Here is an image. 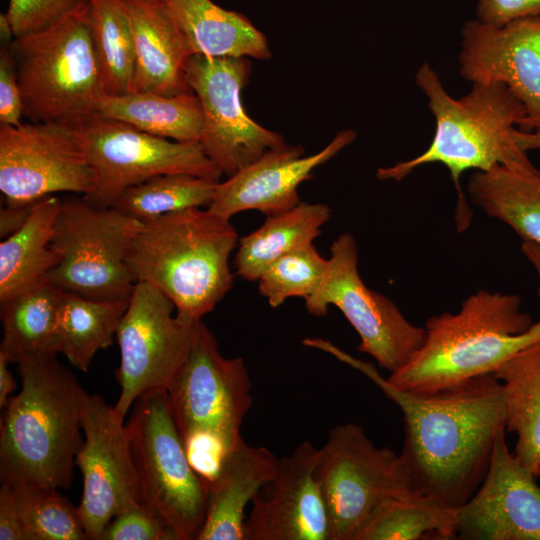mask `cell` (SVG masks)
Returning <instances> with one entry per match:
<instances>
[{
  "mask_svg": "<svg viewBox=\"0 0 540 540\" xmlns=\"http://www.w3.org/2000/svg\"><path fill=\"white\" fill-rule=\"evenodd\" d=\"M0 540H25L22 514L14 486L1 481Z\"/></svg>",
  "mask_w": 540,
  "mask_h": 540,
  "instance_id": "obj_40",
  "label": "cell"
},
{
  "mask_svg": "<svg viewBox=\"0 0 540 540\" xmlns=\"http://www.w3.org/2000/svg\"><path fill=\"white\" fill-rule=\"evenodd\" d=\"M93 186V170L72 125L0 124V190L6 204H31L57 192L86 196Z\"/></svg>",
  "mask_w": 540,
  "mask_h": 540,
  "instance_id": "obj_15",
  "label": "cell"
},
{
  "mask_svg": "<svg viewBox=\"0 0 540 540\" xmlns=\"http://www.w3.org/2000/svg\"><path fill=\"white\" fill-rule=\"evenodd\" d=\"M11 484L22 514L25 540L88 539L78 507L57 489Z\"/></svg>",
  "mask_w": 540,
  "mask_h": 540,
  "instance_id": "obj_34",
  "label": "cell"
},
{
  "mask_svg": "<svg viewBox=\"0 0 540 540\" xmlns=\"http://www.w3.org/2000/svg\"><path fill=\"white\" fill-rule=\"evenodd\" d=\"M96 115L175 141L199 142L202 135V109L193 92L105 94L97 105Z\"/></svg>",
  "mask_w": 540,
  "mask_h": 540,
  "instance_id": "obj_27",
  "label": "cell"
},
{
  "mask_svg": "<svg viewBox=\"0 0 540 540\" xmlns=\"http://www.w3.org/2000/svg\"><path fill=\"white\" fill-rule=\"evenodd\" d=\"M330 254L319 287L305 300L307 311L324 316L329 306L337 307L360 337L358 350L383 369L395 372L421 348L425 327L410 323L392 300L363 282L352 235L341 234L331 245Z\"/></svg>",
  "mask_w": 540,
  "mask_h": 540,
  "instance_id": "obj_13",
  "label": "cell"
},
{
  "mask_svg": "<svg viewBox=\"0 0 540 540\" xmlns=\"http://www.w3.org/2000/svg\"><path fill=\"white\" fill-rule=\"evenodd\" d=\"M521 251L540 279V246L529 241H523Z\"/></svg>",
  "mask_w": 540,
  "mask_h": 540,
  "instance_id": "obj_44",
  "label": "cell"
},
{
  "mask_svg": "<svg viewBox=\"0 0 540 540\" xmlns=\"http://www.w3.org/2000/svg\"><path fill=\"white\" fill-rule=\"evenodd\" d=\"M63 292L42 280L0 303L3 336L0 354L9 362L33 355L58 352L56 316Z\"/></svg>",
  "mask_w": 540,
  "mask_h": 540,
  "instance_id": "obj_29",
  "label": "cell"
},
{
  "mask_svg": "<svg viewBox=\"0 0 540 540\" xmlns=\"http://www.w3.org/2000/svg\"><path fill=\"white\" fill-rule=\"evenodd\" d=\"M415 83L427 98L435 118L433 140L420 155L379 168L376 176L383 181H401L422 165L443 164L458 193L457 224L465 229L470 210L459 184L462 173L469 169L488 171L498 165L535 168L514 138L516 126L520 127L526 118L525 107L501 83H471L470 91L455 99L427 62L418 68Z\"/></svg>",
  "mask_w": 540,
  "mask_h": 540,
  "instance_id": "obj_3",
  "label": "cell"
},
{
  "mask_svg": "<svg viewBox=\"0 0 540 540\" xmlns=\"http://www.w3.org/2000/svg\"><path fill=\"white\" fill-rule=\"evenodd\" d=\"M129 299L97 300L63 292L56 316L58 352L78 370L88 371L95 354L113 343Z\"/></svg>",
  "mask_w": 540,
  "mask_h": 540,
  "instance_id": "obj_31",
  "label": "cell"
},
{
  "mask_svg": "<svg viewBox=\"0 0 540 540\" xmlns=\"http://www.w3.org/2000/svg\"><path fill=\"white\" fill-rule=\"evenodd\" d=\"M467 193L488 216L511 227L522 241L540 246V170L498 165L474 171Z\"/></svg>",
  "mask_w": 540,
  "mask_h": 540,
  "instance_id": "obj_24",
  "label": "cell"
},
{
  "mask_svg": "<svg viewBox=\"0 0 540 540\" xmlns=\"http://www.w3.org/2000/svg\"><path fill=\"white\" fill-rule=\"evenodd\" d=\"M351 129L339 131L321 151L304 155L301 145L267 151L224 182H218L210 210L231 218L242 211L257 210L269 216L299 204L298 186L312 178L315 168L326 163L356 138Z\"/></svg>",
  "mask_w": 540,
  "mask_h": 540,
  "instance_id": "obj_20",
  "label": "cell"
},
{
  "mask_svg": "<svg viewBox=\"0 0 540 540\" xmlns=\"http://www.w3.org/2000/svg\"><path fill=\"white\" fill-rule=\"evenodd\" d=\"M79 2L80 0H9L5 15L16 38L50 26Z\"/></svg>",
  "mask_w": 540,
  "mask_h": 540,
  "instance_id": "obj_37",
  "label": "cell"
},
{
  "mask_svg": "<svg viewBox=\"0 0 540 540\" xmlns=\"http://www.w3.org/2000/svg\"><path fill=\"white\" fill-rule=\"evenodd\" d=\"M34 203L22 205L6 204L5 207H1L0 235L2 238L9 236L25 223Z\"/></svg>",
  "mask_w": 540,
  "mask_h": 540,
  "instance_id": "obj_41",
  "label": "cell"
},
{
  "mask_svg": "<svg viewBox=\"0 0 540 540\" xmlns=\"http://www.w3.org/2000/svg\"><path fill=\"white\" fill-rule=\"evenodd\" d=\"M192 55L271 58L267 38L244 14L212 0H164Z\"/></svg>",
  "mask_w": 540,
  "mask_h": 540,
  "instance_id": "obj_23",
  "label": "cell"
},
{
  "mask_svg": "<svg viewBox=\"0 0 540 540\" xmlns=\"http://www.w3.org/2000/svg\"><path fill=\"white\" fill-rule=\"evenodd\" d=\"M425 329L421 348L387 378L409 393H432L493 374L517 352L540 341V318L532 323L518 295L487 290L468 296L456 313L431 316Z\"/></svg>",
  "mask_w": 540,
  "mask_h": 540,
  "instance_id": "obj_4",
  "label": "cell"
},
{
  "mask_svg": "<svg viewBox=\"0 0 540 540\" xmlns=\"http://www.w3.org/2000/svg\"><path fill=\"white\" fill-rule=\"evenodd\" d=\"M250 71L251 62L246 57L203 55H192L185 68L186 80L203 114L199 142L228 177L286 144L282 135L251 119L242 105L241 91Z\"/></svg>",
  "mask_w": 540,
  "mask_h": 540,
  "instance_id": "obj_14",
  "label": "cell"
},
{
  "mask_svg": "<svg viewBox=\"0 0 540 540\" xmlns=\"http://www.w3.org/2000/svg\"><path fill=\"white\" fill-rule=\"evenodd\" d=\"M536 16H540V0H476V19L487 25L503 26Z\"/></svg>",
  "mask_w": 540,
  "mask_h": 540,
  "instance_id": "obj_39",
  "label": "cell"
},
{
  "mask_svg": "<svg viewBox=\"0 0 540 540\" xmlns=\"http://www.w3.org/2000/svg\"><path fill=\"white\" fill-rule=\"evenodd\" d=\"M174 303L161 291L137 282L116 332L121 388L115 409L125 419L145 394L169 388L193 344L201 320L173 315Z\"/></svg>",
  "mask_w": 540,
  "mask_h": 540,
  "instance_id": "obj_12",
  "label": "cell"
},
{
  "mask_svg": "<svg viewBox=\"0 0 540 540\" xmlns=\"http://www.w3.org/2000/svg\"><path fill=\"white\" fill-rule=\"evenodd\" d=\"M61 201L51 195L35 202L25 223L0 243V303L41 282L57 265L51 240Z\"/></svg>",
  "mask_w": 540,
  "mask_h": 540,
  "instance_id": "obj_25",
  "label": "cell"
},
{
  "mask_svg": "<svg viewBox=\"0 0 540 540\" xmlns=\"http://www.w3.org/2000/svg\"><path fill=\"white\" fill-rule=\"evenodd\" d=\"M505 391L506 431L517 436L514 455L540 476V341L509 358L494 373Z\"/></svg>",
  "mask_w": 540,
  "mask_h": 540,
  "instance_id": "obj_28",
  "label": "cell"
},
{
  "mask_svg": "<svg viewBox=\"0 0 540 540\" xmlns=\"http://www.w3.org/2000/svg\"><path fill=\"white\" fill-rule=\"evenodd\" d=\"M135 50L132 92H192L185 75L189 46L164 0H124Z\"/></svg>",
  "mask_w": 540,
  "mask_h": 540,
  "instance_id": "obj_21",
  "label": "cell"
},
{
  "mask_svg": "<svg viewBox=\"0 0 540 540\" xmlns=\"http://www.w3.org/2000/svg\"><path fill=\"white\" fill-rule=\"evenodd\" d=\"M72 126L94 174L93 189L83 197L96 207H110L123 191L158 175L181 173L213 181L223 175L198 141L151 135L98 115Z\"/></svg>",
  "mask_w": 540,
  "mask_h": 540,
  "instance_id": "obj_10",
  "label": "cell"
},
{
  "mask_svg": "<svg viewBox=\"0 0 540 540\" xmlns=\"http://www.w3.org/2000/svg\"><path fill=\"white\" fill-rule=\"evenodd\" d=\"M458 509L418 491L387 497L368 514L353 540L457 539Z\"/></svg>",
  "mask_w": 540,
  "mask_h": 540,
  "instance_id": "obj_30",
  "label": "cell"
},
{
  "mask_svg": "<svg viewBox=\"0 0 540 540\" xmlns=\"http://www.w3.org/2000/svg\"><path fill=\"white\" fill-rule=\"evenodd\" d=\"M9 360L3 354H0V407L4 408L10 394L17 387V383L13 375L8 369Z\"/></svg>",
  "mask_w": 540,
  "mask_h": 540,
  "instance_id": "obj_42",
  "label": "cell"
},
{
  "mask_svg": "<svg viewBox=\"0 0 540 540\" xmlns=\"http://www.w3.org/2000/svg\"><path fill=\"white\" fill-rule=\"evenodd\" d=\"M142 224L84 197L62 200L51 240L58 263L44 280L90 299L130 298L136 281L126 258Z\"/></svg>",
  "mask_w": 540,
  "mask_h": 540,
  "instance_id": "obj_9",
  "label": "cell"
},
{
  "mask_svg": "<svg viewBox=\"0 0 540 540\" xmlns=\"http://www.w3.org/2000/svg\"><path fill=\"white\" fill-rule=\"evenodd\" d=\"M16 364L21 390L9 397L1 417V481L68 489L89 394L54 355L27 356Z\"/></svg>",
  "mask_w": 540,
  "mask_h": 540,
  "instance_id": "obj_2",
  "label": "cell"
},
{
  "mask_svg": "<svg viewBox=\"0 0 540 540\" xmlns=\"http://www.w3.org/2000/svg\"><path fill=\"white\" fill-rule=\"evenodd\" d=\"M318 448L304 441L279 458L273 476L251 501L244 540H330V522L316 475Z\"/></svg>",
  "mask_w": 540,
  "mask_h": 540,
  "instance_id": "obj_18",
  "label": "cell"
},
{
  "mask_svg": "<svg viewBox=\"0 0 540 540\" xmlns=\"http://www.w3.org/2000/svg\"><path fill=\"white\" fill-rule=\"evenodd\" d=\"M218 182L190 174H162L126 189L110 207L144 222L171 212L208 207Z\"/></svg>",
  "mask_w": 540,
  "mask_h": 540,
  "instance_id": "obj_33",
  "label": "cell"
},
{
  "mask_svg": "<svg viewBox=\"0 0 540 540\" xmlns=\"http://www.w3.org/2000/svg\"><path fill=\"white\" fill-rule=\"evenodd\" d=\"M330 215L326 204L300 202L267 216L258 229L239 239L234 258L236 273L246 281H257L277 259L312 244Z\"/></svg>",
  "mask_w": 540,
  "mask_h": 540,
  "instance_id": "obj_26",
  "label": "cell"
},
{
  "mask_svg": "<svg viewBox=\"0 0 540 540\" xmlns=\"http://www.w3.org/2000/svg\"><path fill=\"white\" fill-rule=\"evenodd\" d=\"M459 72L471 83L507 86L526 110L519 130L540 128V16L503 26L466 21L461 28Z\"/></svg>",
  "mask_w": 540,
  "mask_h": 540,
  "instance_id": "obj_17",
  "label": "cell"
},
{
  "mask_svg": "<svg viewBox=\"0 0 540 540\" xmlns=\"http://www.w3.org/2000/svg\"><path fill=\"white\" fill-rule=\"evenodd\" d=\"M97 540H177V537L159 515L141 504L114 517Z\"/></svg>",
  "mask_w": 540,
  "mask_h": 540,
  "instance_id": "obj_36",
  "label": "cell"
},
{
  "mask_svg": "<svg viewBox=\"0 0 540 540\" xmlns=\"http://www.w3.org/2000/svg\"><path fill=\"white\" fill-rule=\"evenodd\" d=\"M82 432L75 458L83 477L77 507L88 539L97 540L114 517L142 504L140 480L130 426L99 395L88 396Z\"/></svg>",
  "mask_w": 540,
  "mask_h": 540,
  "instance_id": "obj_16",
  "label": "cell"
},
{
  "mask_svg": "<svg viewBox=\"0 0 540 540\" xmlns=\"http://www.w3.org/2000/svg\"><path fill=\"white\" fill-rule=\"evenodd\" d=\"M238 243L229 218L189 208L144 221L126 262L136 283L161 291L179 315L201 320L232 287L229 257Z\"/></svg>",
  "mask_w": 540,
  "mask_h": 540,
  "instance_id": "obj_5",
  "label": "cell"
},
{
  "mask_svg": "<svg viewBox=\"0 0 540 540\" xmlns=\"http://www.w3.org/2000/svg\"><path fill=\"white\" fill-rule=\"evenodd\" d=\"M325 351L368 377L402 411L401 455L416 491L460 508L482 483L498 435L506 431L505 391L485 374L425 394L393 386L370 363L328 343Z\"/></svg>",
  "mask_w": 540,
  "mask_h": 540,
  "instance_id": "obj_1",
  "label": "cell"
},
{
  "mask_svg": "<svg viewBox=\"0 0 540 540\" xmlns=\"http://www.w3.org/2000/svg\"><path fill=\"white\" fill-rule=\"evenodd\" d=\"M514 138L518 146L525 152L540 149V128L529 132L516 129Z\"/></svg>",
  "mask_w": 540,
  "mask_h": 540,
  "instance_id": "obj_43",
  "label": "cell"
},
{
  "mask_svg": "<svg viewBox=\"0 0 540 540\" xmlns=\"http://www.w3.org/2000/svg\"><path fill=\"white\" fill-rule=\"evenodd\" d=\"M30 122L75 125L96 115L105 95L93 47L87 0L50 26L9 45Z\"/></svg>",
  "mask_w": 540,
  "mask_h": 540,
  "instance_id": "obj_7",
  "label": "cell"
},
{
  "mask_svg": "<svg viewBox=\"0 0 540 540\" xmlns=\"http://www.w3.org/2000/svg\"><path fill=\"white\" fill-rule=\"evenodd\" d=\"M93 47L106 95L132 91L135 50L124 0H87Z\"/></svg>",
  "mask_w": 540,
  "mask_h": 540,
  "instance_id": "obj_32",
  "label": "cell"
},
{
  "mask_svg": "<svg viewBox=\"0 0 540 540\" xmlns=\"http://www.w3.org/2000/svg\"><path fill=\"white\" fill-rule=\"evenodd\" d=\"M23 108L15 62L10 48L5 46L0 52V123L21 125Z\"/></svg>",
  "mask_w": 540,
  "mask_h": 540,
  "instance_id": "obj_38",
  "label": "cell"
},
{
  "mask_svg": "<svg viewBox=\"0 0 540 540\" xmlns=\"http://www.w3.org/2000/svg\"><path fill=\"white\" fill-rule=\"evenodd\" d=\"M498 435L488 471L474 494L458 508L457 539L540 540L537 476Z\"/></svg>",
  "mask_w": 540,
  "mask_h": 540,
  "instance_id": "obj_19",
  "label": "cell"
},
{
  "mask_svg": "<svg viewBox=\"0 0 540 540\" xmlns=\"http://www.w3.org/2000/svg\"><path fill=\"white\" fill-rule=\"evenodd\" d=\"M316 475L327 505L330 540H353L382 500L416 491L401 453L375 446L355 423L330 431L318 448Z\"/></svg>",
  "mask_w": 540,
  "mask_h": 540,
  "instance_id": "obj_11",
  "label": "cell"
},
{
  "mask_svg": "<svg viewBox=\"0 0 540 540\" xmlns=\"http://www.w3.org/2000/svg\"><path fill=\"white\" fill-rule=\"evenodd\" d=\"M128 424L142 504L167 523L177 540H197L206 518L208 481L189 461L167 391L140 397Z\"/></svg>",
  "mask_w": 540,
  "mask_h": 540,
  "instance_id": "obj_8",
  "label": "cell"
},
{
  "mask_svg": "<svg viewBox=\"0 0 540 540\" xmlns=\"http://www.w3.org/2000/svg\"><path fill=\"white\" fill-rule=\"evenodd\" d=\"M327 266L313 244L296 249L272 263L259 277L258 289L272 308L286 299L312 296L319 287Z\"/></svg>",
  "mask_w": 540,
  "mask_h": 540,
  "instance_id": "obj_35",
  "label": "cell"
},
{
  "mask_svg": "<svg viewBox=\"0 0 540 540\" xmlns=\"http://www.w3.org/2000/svg\"><path fill=\"white\" fill-rule=\"evenodd\" d=\"M278 461L269 449L244 439L230 450L208 481L206 518L197 540H244L245 508L273 476Z\"/></svg>",
  "mask_w": 540,
  "mask_h": 540,
  "instance_id": "obj_22",
  "label": "cell"
},
{
  "mask_svg": "<svg viewBox=\"0 0 540 540\" xmlns=\"http://www.w3.org/2000/svg\"><path fill=\"white\" fill-rule=\"evenodd\" d=\"M251 388L245 361L224 357L215 336L200 321L167 393L189 461L207 481L243 440L240 428L253 403Z\"/></svg>",
  "mask_w": 540,
  "mask_h": 540,
  "instance_id": "obj_6",
  "label": "cell"
}]
</instances>
